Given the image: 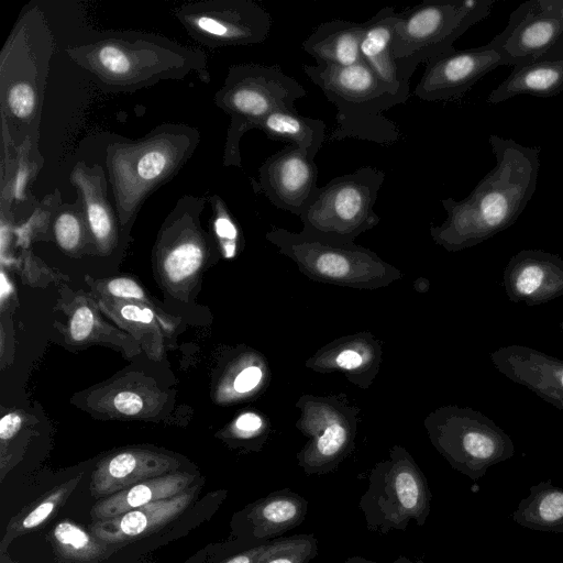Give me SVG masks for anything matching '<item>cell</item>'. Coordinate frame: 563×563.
<instances>
[{
	"label": "cell",
	"instance_id": "8",
	"mask_svg": "<svg viewBox=\"0 0 563 563\" xmlns=\"http://www.w3.org/2000/svg\"><path fill=\"white\" fill-rule=\"evenodd\" d=\"M384 180L382 169L362 166L318 187L299 217L301 232L336 242H354L380 222L374 206Z\"/></svg>",
	"mask_w": 563,
	"mask_h": 563
},
{
	"label": "cell",
	"instance_id": "17",
	"mask_svg": "<svg viewBox=\"0 0 563 563\" xmlns=\"http://www.w3.org/2000/svg\"><path fill=\"white\" fill-rule=\"evenodd\" d=\"M490 360L508 379L563 411V360L518 344L497 349Z\"/></svg>",
	"mask_w": 563,
	"mask_h": 563
},
{
	"label": "cell",
	"instance_id": "12",
	"mask_svg": "<svg viewBox=\"0 0 563 563\" xmlns=\"http://www.w3.org/2000/svg\"><path fill=\"white\" fill-rule=\"evenodd\" d=\"M178 19L192 37L210 46L254 45L266 41L269 12L252 0H217L181 9Z\"/></svg>",
	"mask_w": 563,
	"mask_h": 563
},
{
	"label": "cell",
	"instance_id": "11",
	"mask_svg": "<svg viewBox=\"0 0 563 563\" xmlns=\"http://www.w3.org/2000/svg\"><path fill=\"white\" fill-rule=\"evenodd\" d=\"M301 416L297 428L309 438L297 454L307 475H323L335 470L354 448L357 408L338 398L305 395L296 404Z\"/></svg>",
	"mask_w": 563,
	"mask_h": 563
},
{
	"label": "cell",
	"instance_id": "26",
	"mask_svg": "<svg viewBox=\"0 0 563 563\" xmlns=\"http://www.w3.org/2000/svg\"><path fill=\"white\" fill-rule=\"evenodd\" d=\"M196 476L187 472H173L137 483L98 500L90 510L93 521L119 516L144 505L174 497L188 489Z\"/></svg>",
	"mask_w": 563,
	"mask_h": 563
},
{
	"label": "cell",
	"instance_id": "36",
	"mask_svg": "<svg viewBox=\"0 0 563 563\" xmlns=\"http://www.w3.org/2000/svg\"><path fill=\"white\" fill-rule=\"evenodd\" d=\"M96 324L93 311L88 306L78 307L69 322V333L74 341L81 342L89 338Z\"/></svg>",
	"mask_w": 563,
	"mask_h": 563
},
{
	"label": "cell",
	"instance_id": "3",
	"mask_svg": "<svg viewBox=\"0 0 563 563\" xmlns=\"http://www.w3.org/2000/svg\"><path fill=\"white\" fill-rule=\"evenodd\" d=\"M302 70L336 108L331 142L356 139L391 145L399 141V126L383 113L407 99L380 81L365 63L349 67L303 65Z\"/></svg>",
	"mask_w": 563,
	"mask_h": 563
},
{
	"label": "cell",
	"instance_id": "15",
	"mask_svg": "<svg viewBox=\"0 0 563 563\" xmlns=\"http://www.w3.org/2000/svg\"><path fill=\"white\" fill-rule=\"evenodd\" d=\"M563 33V16L549 0H529L509 16L496 35L506 66H521L548 51Z\"/></svg>",
	"mask_w": 563,
	"mask_h": 563
},
{
	"label": "cell",
	"instance_id": "21",
	"mask_svg": "<svg viewBox=\"0 0 563 563\" xmlns=\"http://www.w3.org/2000/svg\"><path fill=\"white\" fill-rule=\"evenodd\" d=\"M308 501L298 493L284 488L247 505L238 516V528L256 544L268 542L301 525Z\"/></svg>",
	"mask_w": 563,
	"mask_h": 563
},
{
	"label": "cell",
	"instance_id": "33",
	"mask_svg": "<svg viewBox=\"0 0 563 563\" xmlns=\"http://www.w3.org/2000/svg\"><path fill=\"white\" fill-rule=\"evenodd\" d=\"M34 85L27 82L10 84L4 90V102L11 115L20 121L33 118L38 106Z\"/></svg>",
	"mask_w": 563,
	"mask_h": 563
},
{
	"label": "cell",
	"instance_id": "24",
	"mask_svg": "<svg viewBox=\"0 0 563 563\" xmlns=\"http://www.w3.org/2000/svg\"><path fill=\"white\" fill-rule=\"evenodd\" d=\"M397 14L393 7H384L364 23L360 53L380 81L408 100L410 84L401 80L393 49Z\"/></svg>",
	"mask_w": 563,
	"mask_h": 563
},
{
	"label": "cell",
	"instance_id": "31",
	"mask_svg": "<svg viewBox=\"0 0 563 563\" xmlns=\"http://www.w3.org/2000/svg\"><path fill=\"white\" fill-rule=\"evenodd\" d=\"M48 539L59 559L69 563H99L115 551L113 545L68 519L59 521Z\"/></svg>",
	"mask_w": 563,
	"mask_h": 563
},
{
	"label": "cell",
	"instance_id": "28",
	"mask_svg": "<svg viewBox=\"0 0 563 563\" xmlns=\"http://www.w3.org/2000/svg\"><path fill=\"white\" fill-rule=\"evenodd\" d=\"M511 519L521 527L543 532L563 533V488L551 479L530 486Z\"/></svg>",
	"mask_w": 563,
	"mask_h": 563
},
{
	"label": "cell",
	"instance_id": "14",
	"mask_svg": "<svg viewBox=\"0 0 563 563\" xmlns=\"http://www.w3.org/2000/svg\"><path fill=\"white\" fill-rule=\"evenodd\" d=\"M317 180L314 161L287 144L264 161L252 184L254 191L263 194L275 207L300 217L318 189Z\"/></svg>",
	"mask_w": 563,
	"mask_h": 563
},
{
	"label": "cell",
	"instance_id": "23",
	"mask_svg": "<svg viewBox=\"0 0 563 563\" xmlns=\"http://www.w3.org/2000/svg\"><path fill=\"white\" fill-rule=\"evenodd\" d=\"M203 200L184 197L172 213L168 230L174 234L163 256V271L169 282L183 283L195 275L205 260L203 239L196 229L194 211Z\"/></svg>",
	"mask_w": 563,
	"mask_h": 563
},
{
	"label": "cell",
	"instance_id": "18",
	"mask_svg": "<svg viewBox=\"0 0 563 563\" xmlns=\"http://www.w3.org/2000/svg\"><path fill=\"white\" fill-rule=\"evenodd\" d=\"M199 485L183 493L129 510L119 516L96 520L90 532L109 545H121L164 528L179 517L195 499Z\"/></svg>",
	"mask_w": 563,
	"mask_h": 563
},
{
	"label": "cell",
	"instance_id": "32",
	"mask_svg": "<svg viewBox=\"0 0 563 563\" xmlns=\"http://www.w3.org/2000/svg\"><path fill=\"white\" fill-rule=\"evenodd\" d=\"M313 534H296L278 538L267 543L255 563H308L317 554Z\"/></svg>",
	"mask_w": 563,
	"mask_h": 563
},
{
	"label": "cell",
	"instance_id": "42",
	"mask_svg": "<svg viewBox=\"0 0 563 563\" xmlns=\"http://www.w3.org/2000/svg\"><path fill=\"white\" fill-rule=\"evenodd\" d=\"M31 175L29 163L25 158V154L22 155V159L19 163L14 178L11 181V194L16 200H24L25 188L27 185L29 177Z\"/></svg>",
	"mask_w": 563,
	"mask_h": 563
},
{
	"label": "cell",
	"instance_id": "6",
	"mask_svg": "<svg viewBox=\"0 0 563 563\" xmlns=\"http://www.w3.org/2000/svg\"><path fill=\"white\" fill-rule=\"evenodd\" d=\"M306 95L305 87L278 65L240 64L230 67L223 87L216 95L217 106L231 117L224 164L240 167L242 135L251 129H258L262 121L276 110L295 111L296 101Z\"/></svg>",
	"mask_w": 563,
	"mask_h": 563
},
{
	"label": "cell",
	"instance_id": "37",
	"mask_svg": "<svg viewBox=\"0 0 563 563\" xmlns=\"http://www.w3.org/2000/svg\"><path fill=\"white\" fill-rule=\"evenodd\" d=\"M107 290L110 295L121 299L143 300L142 287L131 278L119 277L107 283Z\"/></svg>",
	"mask_w": 563,
	"mask_h": 563
},
{
	"label": "cell",
	"instance_id": "40",
	"mask_svg": "<svg viewBox=\"0 0 563 563\" xmlns=\"http://www.w3.org/2000/svg\"><path fill=\"white\" fill-rule=\"evenodd\" d=\"M263 379V369L257 365L245 366L233 380V389L238 394H246L255 389Z\"/></svg>",
	"mask_w": 563,
	"mask_h": 563
},
{
	"label": "cell",
	"instance_id": "30",
	"mask_svg": "<svg viewBox=\"0 0 563 563\" xmlns=\"http://www.w3.org/2000/svg\"><path fill=\"white\" fill-rule=\"evenodd\" d=\"M80 476L68 479L47 490L13 516L0 541V552L4 554L11 542L40 529L64 506L80 482Z\"/></svg>",
	"mask_w": 563,
	"mask_h": 563
},
{
	"label": "cell",
	"instance_id": "50",
	"mask_svg": "<svg viewBox=\"0 0 563 563\" xmlns=\"http://www.w3.org/2000/svg\"><path fill=\"white\" fill-rule=\"evenodd\" d=\"M559 563H563V562H559Z\"/></svg>",
	"mask_w": 563,
	"mask_h": 563
},
{
	"label": "cell",
	"instance_id": "27",
	"mask_svg": "<svg viewBox=\"0 0 563 563\" xmlns=\"http://www.w3.org/2000/svg\"><path fill=\"white\" fill-rule=\"evenodd\" d=\"M78 189L86 222L98 246L107 250L115 239V218L107 199V185L103 172L78 163L70 175Z\"/></svg>",
	"mask_w": 563,
	"mask_h": 563
},
{
	"label": "cell",
	"instance_id": "19",
	"mask_svg": "<svg viewBox=\"0 0 563 563\" xmlns=\"http://www.w3.org/2000/svg\"><path fill=\"white\" fill-rule=\"evenodd\" d=\"M383 347L369 332L338 338L320 347L306 362V367L322 374L341 372L354 385L367 388L376 377Z\"/></svg>",
	"mask_w": 563,
	"mask_h": 563
},
{
	"label": "cell",
	"instance_id": "5",
	"mask_svg": "<svg viewBox=\"0 0 563 563\" xmlns=\"http://www.w3.org/2000/svg\"><path fill=\"white\" fill-rule=\"evenodd\" d=\"M494 0H424L397 14L393 49L400 78L410 84L421 64L455 51L453 44L484 20Z\"/></svg>",
	"mask_w": 563,
	"mask_h": 563
},
{
	"label": "cell",
	"instance_id": "47",
	"mask_svg": "<svg viewBox=\"0 0 563 563\" xmlns=\"http://www.w3.org/2000/svg\"><path fill=\"white\" fill-rule=\"evenodd\" d=\"M344 563H378L375 561H371L361 556H351L344 561Z\"/></svg>",
	"mask_w": 563,
	"mask_h": 563
},
{
	"label": "cell",
	"instance_id": "48",
	"mask_svg": "<svg viewBox=\"0 0 563 563\" xmlns=\"http://www.w3.org/2000/svg\"><path fill=\"white\" fill-rule=\"evenodd\" d=\"M393 563H412V562L406 556H399Z\"/></svg>",
	"mask_w": 563,
	"mask_h": 563
},
{
	"label": "cell",
	"instance_id": "10",
	"mask_svg": "<svg viewBox=\"0 0 563 563\" xmlns=\"http://www.w3.org/2000/svg\"><path fill=\"white\" fill-rule=\"evenodd\" d=\"M173 52L164 43L113 36L75 48L71 56L107 88L133 89L165 78L178 65L184 67L185 55L167 58Z\"/></svg>",
	"mask_w": 563,
	"mask_h": 563
},
{
	"label": "cell",
	"instance_id": "46",
	"mask_svg": "<svg viewBox=\"0 0 563 563\" xmlns=\"http://www.w3.org/2000/svg\"><path fill=\"white\" fill-rule=\"evenodd\" d=\"M550 7L563 16V0H549Z\"/></svg>",
	"mask_w": 563,
	"mask_h": 563
},
{
	"label": "cell",
	"instance_id": "35",
	"mask_svg": "<svg viewBox=\"0 0 563 563\" xmlns=\"http://www.w3.org/2000/svg\"><path fill=\"white\" fill-rule=\"evenodd\" d=\"M80 201V200H79ZM81 203V202H80ZM81 210H63L58 212L54 222V235L58 245L65 251L76 250L82 239Z\"/></svg>",
	"mask_w": 563,
	"mask_h": 563
},
{
	"label": "cell",
	"instance_id": "4",
	"mask_svg": "<svg viewBox=\"0 0 563 563\" xmlns=\"http://www.w3.org/2000/svg\"><path fill=\"white\" fill-rule=\"evenodd\" d=\"M266 239L308 278L356 289H377L402 277L375 252L354 242H336L273 227Z\"/></svg>",
	"mask_w": 563,
	"mask_h": 563
},
{
	"label": "cell",
	"instance_id": "41",
	"mask_svg": "<svg viewBox=\"0 0 563 563\" xmlns=\"http://www.w3.org/2000/svg\"><path fill=\"white\" fill-rule=\"evenodd\" d=\"M119 314L122 319L133 323L151 325L155 322V316L151 309L133 303L120 306Z\"/></svg>",
	"mask_w": 563,
	"mask_h": 563
},
{
	"label": "cell",
	"instance_id": "7",
	"mask_svg": "<svg viewBox=\"0 0 563 563\" xmlns=\"http://www.w3.org/2000/svg\"><path fill=\"white\" fill-rule=\"evenodd\" d=\"M358 507L367 529L382 534L406 530L411 521L419 527L426 523L431 490L424 474L405 448L394 445L389 457L374 465Z\"/></svg>",
	"mask_w": 563,
	"mask_h": 563
},
{
	"label": "cell",
	"instance_id": "9",
	"mask_svg": "<svg viewBox=\"0 0 563 563\" xmlns=\"http://www.w3.org/2000/svg\"><path fill=\"white\" fill-rule=\"evenodd\" d=\"M424 427L432 445L457 472L473 481L515 454L510 435L470 407L444 406L430 412Z\"/></svg>",
	"mask_w": 563,
	"mask_h": 563
},
{
	"label": "cell",
	"instance_id": "49",
	"mask_svg": "<svg viewBox=\"0 0 563 563\" xmlns=\"http://www.w3.org/2000/svg\"><path fill=\"white\" fill-rule=\"evenodd\" d=\"M560 327H561V331L563 333V320L561 321Z\"/></svg>",
	"mask_w": 563,
	"mask_h": 563
},
{
	"label": "cell",
	"instance_id": "22",
	"mask_svg": "<svg viewBox=\"0 0 563 563\" xmlns=\"http://www.w3.org/2000/svg\"><path fill=\"white\" fill-rule=\"evenodd\" d=\"M563 91V33L543 54L521 66L512 67L509 76L487 97L496 104L521 95L549 98Z\"/></svg>",
	"mask_w": 563,
	"mask_h": 563
},
{
	"label": "cell",
	"instance_id": "38",
	"mask_svg": "<svg viewBox=\"0 0 563 563\" xmlns=\"http://www.w3.org/2000/svg\"><path fill=\"white\" fill-rule=\"evenodd\" d=\"M264 427V422L258 415L245 412L239 416L233 423V431L240 439H252L258 437Z\"/></svg>",
	"mask_w": 563,
	"mask_h": 563
},
{
	"label": "cell",
	"instance_id": "13",
	"mask_svg": "<svg viewBox=\"0 0 563 563\" xmlns=\"http://www.w3.org/2000/svg\"><path fill=\"white\" fill-rule=\"evenodd\" d=\"M499 66L506 63L495 36L482 46L455 49L427 63L413 95L423 101L455 99Z\"/></svg>",
	"mask_w": 563,
	"mask_h": 563
},
{
	"label": "cell",
	"instance_id": "20",
	"mask_svg": "<svg viewBox=\"0 0 563 563\" xmlns=\"http://www.w3.org/2000/svg\"><path fill=\"white\" fill-rule=\"evenodd\" d=\"M179 462L147 450H124L99 462L91 475L90 492L104 498L143 481L176 472Z\"/></svg>",
	"mask_w": 563,
	"mask_h": 563
},
{
	"label": "cell",
	"instance_id": "16",
	"mask_svg": "<svg viewBox=\"0 0 563 563\" xmlns=\"http://www.w3.org/2000/svg\"><path fill=\"white\" fill-rule=\"evenodd\" d=\"M503 284L514 303H547L563 296V258L543 250H521L505 266Z\"/></svg>",
	"mask_w": 563,
	"mask_h": 563
},
{
	"label": "cell",
	"instance_id": "34",
	"mask_svg": "<svg viewBox=\"0 0 563 563\" xmlns=\"http://www.w3.org/2000/svg\"><path fill=\"white\" fill-rule=\"evenodd\" d=\"M212 206L214 209V233L220 242L223 255L231 258L236 253L240 236L239 228L219 197L212 199Z\"/></svg>",
	"mask_w": 563,
	"mask_h": 563
},
{
	"label": "cell",
	"instance_id": "1",
	"mask_svg": "<svg viewBox=\"0 0 563 563\" xmlns=\"http://www.w3.org/2000/svg\"><path fill=\"white\" fill-rule=\"evenodd\" d=\"M495 167L462 200L445 198V220L430 227L435 244L449 252L475 246L511 227L537 189L539 147L490 134Z\"/></svg>",
	"mask_w": 563,
	"mask_h": 563
},
{
	"label": "cell",
	"instance_id": "44",
	"mask_svg": "<svg viewBox=\"0 0 563 563\" xmlns=\"http://www.w3.org/2000/svg\"><path fill=\"white\" fill-rule=\"evenodd\" d=\"M268 542L251 545L250 548L225 559L221 563H255Z\"/></svg>",
	"mask_w": 563,
	"mask_h": 563
},
{
	"label": "cell",
	"instance_id": "45",
	"mask_svg": "<svg viewBox=\"0 0 563 563\" xmlns=\"http://www.w3.org/2000/svg\"><path fill=\"white\" fill-rule=\"evenodd\" d=\"M10 284L5 279V275L1 273V298L3 299L7 295H9Z\"/></svg>",
	"mask_w": 563,
	"mask_h": 563
},
{
	"label": "cell",
	"instance_id": "2",
	"mask_svg": "<svg viewBox=\"0 0 563 563\" xmlns=\"http://www.w3.org/2000/svg\"><path fill=\"white\" fill-rule=\"evenodd\" d=\"M198 142L192 129L165 124L136 142H113L107 170L121 225L130 222L145 199L186 163Z\"/></svg>",
	"mask_w": 563,
	"mask_h": 563
},
{
	"label": "cell",
	"instance_id": "39",
	"mask_svg": "<svg viewBox=\"0 0 563 563\" xmlns=\"http://www.w3.org/2000/svg\"><path fill=\"white\" fill-rule=\"evenodd\" d=\"M112 405L115 410L122 415L136 416L142 411L144 400L141 395L135 391L122 390L113 397Z\"/></svg>",
	"mask_w": 563,
	"mask_h": 563
},
{
	"label": "cell",
	"instance_id": "29",
	"mask_svg": "<svg viewBox=\"0 0 563 563\" xmlns=\"http://www.w3.org/2000/svg\"><path fill=\"white\" fill-rule=\"evenodd\" d=\"M267 137L287 142L313 159L325 141L327 125L322 120L299 114L297 110H276L260 124Z\"/></svg>",
	"mask_w": 563,
	"mask_h": 563
},
{
	"label": "cell",
	"instance_id": "43",
	"mask_svg": "<svg viewBox=\"0 0 563 563\" xmlns=\"http://www.w3.org/2000/svg\"><path fill=\"white\" fill-rule=\"evenodd\" d=\"M22 418L16 412H9L0 420V439L2 443L11 440L21 429Z\"/></svg>",
	"mask_w": 563,
	"mask_h": 563
},
{
	"label": "cell",
	"instance_id": "25",
	"mask_svg": "<svg viewBox=\"0 0 563 563\" xmlns=\"http://www.w3.org/2000/svg\"><path fill=\"white\" fill-rule=\"evenodd\" d=\"M364 27V23L330 20L319 24L301 46L316 65L354 66L363 63L360 44Z\"/></svg>",
	"mask_w": 563,
	"mask_h": 563
}]
</instances>
